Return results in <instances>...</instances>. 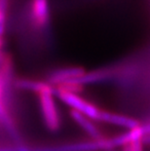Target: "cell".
I'll use <instances>...</instances> for the list:
<instances>
[]
</instances>
